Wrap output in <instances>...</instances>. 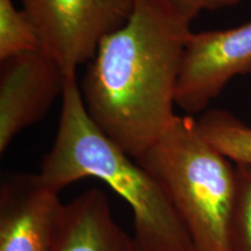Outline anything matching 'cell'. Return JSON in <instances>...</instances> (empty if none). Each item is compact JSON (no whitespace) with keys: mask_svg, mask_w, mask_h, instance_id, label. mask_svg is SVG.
Segmentation results:
<instances>
[{"mask_svg":"<svg viewBox=\"0 0 251 251\" xmlns=\"http://www.w3.org/2000/svg\"><path fill=\"white\" fill-rule=\"evenodd\" d=\"M54 251H142L112 215L108 198L91 188L64 203Z\"/></svg>","mask_w":251,"mask_h":251,"instance_id":"cell-8","label":"cell"},{"mask_svg":"<svg viewBox=\"0 0 251 251\" xmlns=\"http://www.w3.org/2000/svg\"><path fill=\"white\" fill-rule=\"evenodd\" d=\"M41 48L68 77L93 58L100 42L124 26L136 0H20Z\"/></svg>","mask_w":251,"mask_h":251,"instance_id":"cell-4","label":"cell"},{"mask_svg":"<svg viewBox=\"0 0 251 251\" xmlns=\"http://www.w3.org/2000/svg\"><path fill=\"white\" fill-rule=\"evenodd\" d=\"M69 78L61 64L42 48L1 61L0 69V152L14 137L45 118L63 96Z\"/></svg>","mask_w":251,"mask_h":251,"instance_id":"cell-6","label":"cell"},{"mask_svg":"<svg viewBox=\"0 0 251 251\" xmlns=\"http://www.w3.org/2000/svg\"><path fill=\"white\" fill-rule=\"evenodd\" d=\"M135 159L164 191L197 251H229L236 166L200 134L192 115H176Z\"/></svg>","mask_w":251,"mask_h":251,"instance_id":"cell-3","label":"cell"},{"mask_svg":"<svg viewBox=\"0 0 251 251\" xmlns=\"http://www.w3.org/2000/svg\"><path fill=\"white\" fill-rule=\"evenodd\" d=\"M40 175L12 172L0 185V251H54L64 203Z\"/></svg>","mask_w":251,"mask_h":251,"instance_id":"cell-7","label":"cell"},{"mask_svg":"<svg viewBox=\"0 0 251 251\" xmlns=\"http://www.w3.org/2000/svg\"><path fill=\"white\" fill-rule=\"evenodd\" d=\"M200 134L235 164L251 166V127L225 109H207L197 120Z\"/></svg>","mask_w":251,"mask_h":251,"instance_id":"cell-9","label":"cell"},{"mask_svg":"<svg viewBox=\"0 0 251 251\" xmlns=\"http://www.w3.org/2000/svg\"><path fill=\"white\" fill-rule=\"evenodd\" d=\"M39 175L57 192L84 178L107 184L130 206L133 236L142 251H197L157 180L87 114L77 77L67 81L57 135Z\"/></svg>","mask_w":251,"mask_h":251,"instance_id":"cell-2","label":"cell"},{"mask_svg":"<svg viewBox=\"0 0 251 251\" xmlns=\"http://www.w3.org/2000/svg\"><path fill=\"white\" fill-rule=\"evenodd\" d=\"M179 17L192 23L203 11H215L237 5L241 0H162Z\"/></svg>","mask_w":251,"mask_h":251,"instance_id":"cell-12","label":"cell"},{"mask_svg":"<svg viewBox=\"0 0 251 251\" xmlns=\"http://www.w3.org/2000/svg\"><path fill=\"white\" fill-rule=\"evenodd\" d=\"M191 23L162 0H136L124 26L103 39L81 81L87 114L137 158L174 121Z\"/></svg>","mask_w":251,"mask_h":251,"instance_id":"cell-1","label":"cell"},{"mask_svg":"<svg viewBox=\"0 0 251 251\" xmlns=\"http://www.w3.org/2000/svg\"><path fill=\"white\" fill-rule=\"evenodd\" d=\"M236 188L228 225L229 251H251V166L236 164Z\"/></svg>","mask_w":251,"mask_h":251,"instance_id":"cell-11","label":"cell"},{"mask_svg":"<svg viewBox=\"0 0 251 251\" xmlns=\"http://www.w3.org/2000/svg\"><path fill=\"white\" fill-rule=\"evenodd\" d=\"M39 48V34L26 12L13 0H0V61Z\"/></svg>","mask_w":251,"mask_h":251,"instance_id":"cell-10","label":"cell"},{"mask_svg":"<svg viewBox=\"0 0 251 251\" xmlns=\"http://www.w3.org/2000/svg\"><path fill=\"white\" fill-rule=\"evenodd\" d=\"M251 72V21L222 30L191 33L185 47L176 105L203 113L233 78Z\"/></svg>","mask_w":251,"mask_h":251,"instance_id":"cell-5","label":"cell"}]
</instances>
